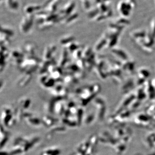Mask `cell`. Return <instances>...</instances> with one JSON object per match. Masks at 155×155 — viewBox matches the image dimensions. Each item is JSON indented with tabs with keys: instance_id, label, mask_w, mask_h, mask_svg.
Listing matches in <instances>:
<instances>
[{
	"instance_id": "cell-1",
	"label": "cell",
	"mask_w": 155,
	"mask_h": 155,
	"mask_svg": "<svg viewBox=\"0 0 155 155\" xmlns=\"http://www.w3.org/2000/svg\"></svg>"
}]
</instances>
